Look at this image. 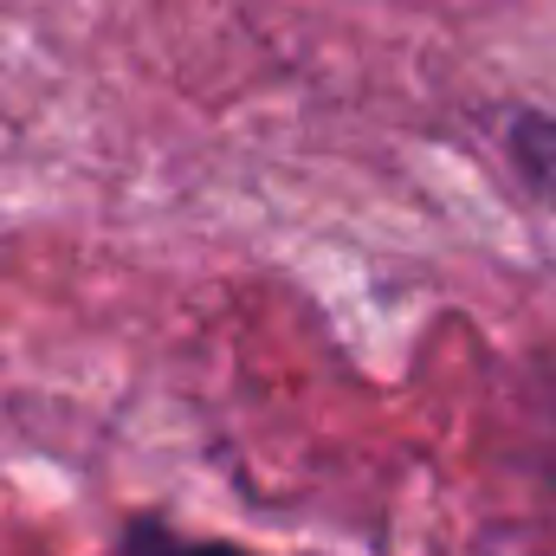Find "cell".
<instances>
[{
	"label": "cell",
	"instance_id": "1",
	"mask_svg": "<svg viewBox=\"0 0 556 556\" xmlns=\"http://www.w3.org/2000/svg\"><path fill=\"white\" fill-rule=\"evenodd\" d=\"M505 162L544 207H556V117L551 111H518L505 124Z\"/></svg>",
	"mask_w": 556,
	"mask_h": 556
},
{
	"label": "cell",
	"instance_id": "2",
	"mask_svg": "<svg viewBox=\"0 0 556 556\" xmlns=\"http://www.w3.org/2000/svg\"><path fill=\"white\" fill-rule=\"evenodd\" d=\"M117 556H266V551H247V544H227V538H194V531H175L168 518L137 511L117 531Z\"/></svg>",
	"mask_w": 556,
	"mask_h": 556
}]
</instances>
